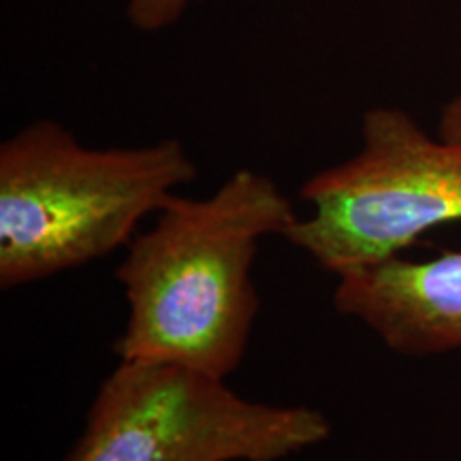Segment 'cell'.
<instances>
[{"label":"cell","mask_w":461,"mask_h":461,"mask_svg":"<svg viewBox=\"0 0 461 461\" xmlns=\"http://www.w3.org/2000/svg\"><path fill=\"white\" fill-rule=\"evenodd\" d=\"M297 218L278 184L255 169H238L205 199L173 194L115 269L129 305L115 355L229 378L258 314V244L285 238Z\"/></svg>","instance_id":"1"},{"label":"cell","mask_w":461,"mask_h":461,"mask_svg":"<svg viewBox=\"0 0 461 461\" xmlns=\"http://www.w3.org/2000/svg\"><path fill=\"white\" fill-rule=\"evenodd\" d=\"M197 177L182 141L86 148L54 120L0 143V286L17 288L101 261Z\"/></svg>","instance_id":"2"},{"label":"cell","mask_w":461,"mask_h":461,"mask_svg":"<svg viewBox=\"0 0 461 461\" xmlns=\"http://www.w3.org/2000/svg\"><path fill=\"white\" fill-rule=\"evenodd\" d=\"M312 214L286 241L333 276L400 257L420 235L461 221V95L431 135L400 107H372L355 157L299 190Z\"/></svg>","instance_id":"3"},{"label":"cell","mask_w":461,"mask_h":461,"mask_svg":"<svg viewBox=\"0 0 461 461\" xmlns=\"http://www.w3.org/2000/svg\"><path fill=\"white\" fill-rule=\"evenodd\" d=\"M330 436L316 408L246 400L227 378L176 363L120 359L65 461H282Z\"/></svg>","instance_id":"4"},{"label":"cell","mask_w":461,"mask_h":461,"mask_svg":"<svg viewBox=\"0 0 461 461\" xmlns=\"http://www.w3.org/2000/svg\"><path fill=\"white\" fill-rule=\"evenodd\" d=\"M333 308L397 355L461 350V250L428 261L393 257L338 274Z\"/></svg>","instance_id":"5"},{"label":"cell","mask_w":461,"mask_h":461,"mask_svg":"<svg viewBox=\"0 0 461 461\" xmlns=\"http://www.w3.org/2000/svg\"><path fill=\"white\" fill-rule=\"evenodd\" d=\"M190 0H129L126 14L131 24L143 32H157L176 24Z\"/></svg>","instance_id":"6"}]
</instances>
